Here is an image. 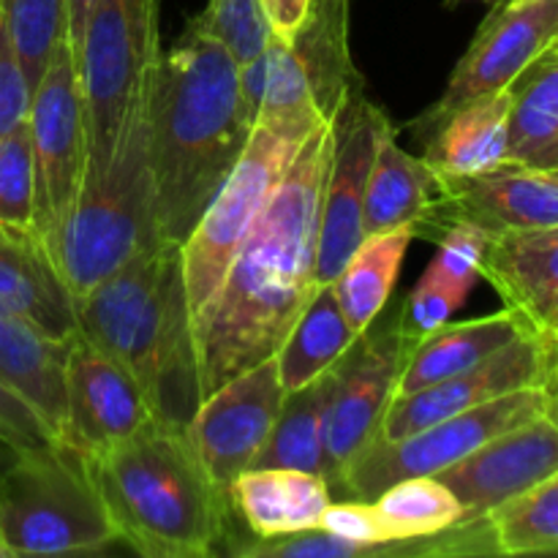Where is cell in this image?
Listing matches in <instances>:
<instances>
[{"instance_id":"cell-1","label":"cell","mask_w":558,"mask_h":558,"mask_svg":"<svg viewBox=\"0 0 558 558\" xmlns=\"http://www.w3.org/2000/svg\"><path fill=\"white\" fill-rule=\"evenodd\" d=\"M330 158L332 118H327L292 158L216 298L194 325L202 398L276 357L319 289L316 251Z\"/></svg>"},{"instance_id":"cell-2","label":"cell","mask_w":558,"mask_h":558,"mask_svg":"<svg viewBox=\"0 0 558 558\" xmlns=\"http://www.w3.org/2000/svg\"><path fill=\"white\" fill-rule=\"evenodd\" d=\"M238 63L194 20L158 54L147 93L156 218L183 245L251 136Z\"/></svg>"},{"instance_id":"cell-3","label":"cell","mask_w":558,"mask_h":558,"mask_svg":"<svg viewBox=\"0 0 558 558\" xmlns=\"http://www.w3.org/2000/svg\"><path fill=\"white\" fill-rule=\"evenodd\" d=\"M80 336L145 392L153 420L185 428L202 403L183 245L161 240L76 303Z\"/></svg>"},{"instance_id":"cell-4","label":"cell","mask_w":558,"mask_h":558,"mask_svg":"<svg viewBox=\"0 0 558 558\" xmlns=\"http://www.w3.org/2000/svg\"><path fill=\"white\" fill-rule=\"evenodd\" d=\"M118 539L147 558H205L227 534L229 496L202 466L185 428L150 420L82 458Z\"/></svg>"},{"instance_id":"cell-5","label":"cell","mask_w":558,"mask_h":558,"mask_svg":"<svg viewBox=\"0 0 558 558\" xmlns=\"http://www.w3.org/2000/svg\"><path fill=\"white\" fill-rule=\"evenodd\" d=\"M161 240L145 98L107 167L87 169L80 196L47 251L74 303H80L98 283Z\"/></svg>"},{"instance_id":"cell-6","label":"cell","mask_w":558,"mask_h":558,"mask_svg":"<svg viewBox=\"0 0 558 558\" xmlns=\"http://www.w3.org/2000/svg\"><path fill=\"white\" fill-rule=\"evenodd\" d=\"M118 539L74 450L22 452L0 472V558L96 554Z\"/></svg>"},{"instance_id":"cell-7","label":"cell","mask_w":558,"mask_h":558,"mask_svg":"<svg viewBox=\"0 0 558 558\" xmlns=\"http://www.w3.org/2000/svg\"><path fill=\"white\" fill-rule=\"evenodd\" d=\"M322 120L327 118L262 120L251 129L238 163L183 243L185 289L194 325L216 298L229 265L287 174L292 158Z\"/></svg>"},{"instance_id":"cell-8","label":"cell","mask_w":558,"mask_h":558,"mask_svg":"<svg viewBox=\"0 0 558 558\" xmlns=\"http://www.w3.org/2000/svg\"><path fill=\"white\" fill-rule=\"evenodd\" d=\"M161 54L158 0H98L74 52L90 161L107 167L125 125L145 104Z\"/></svg>"},{"instance_id":"cell-9","label":"cell","mask_w":558,"mask_h":558,"mask_svg":"<svg viewBox=\"0 0 558 558\" xmlns=\"http://www.w3.org/2000/svg\"><path fill=\"white\" fill-rule=\"evenodd\" d=\"M545 390L523 387L483 407L430 423L403 439H371L332 485V496L374 501L381 490L409 477H436L505 430L543 417Z\"/></svg>"},{"instance_id":"cell-10","label":"cell","mask_w":558,"mask_h":558,"mask_svg":"<svg viewBox=\"0 0 558 558\" xmlns=\"http://www.w3.org/2000/svg\"><path fill=\"white\" fill-rule=\"evenodd\" d=\"M27 134L36 178V232L47 245L74 207L90 161L85 101L69 41L58 44L33 90Z\"/></svg>"},{"instance_id":"cell-11","label":"cell","mask_w":558,"mask_h":558,"mask_svg":"<svg viewBox=\"0 0 558 558\" xmlns=\"http://www.w3.org/2000/svg\"><path fill=\"white\" fill-rule=\"evenodd\" d=\"M420 338L409 330L401 303H387L374 325L354 341L338 363L336 387L327 409V483H338L347 463L379 430L396 398L409 352Z\"/></svg>"},{"instance_id":"cell-12","label":"cell","mask_w":558,"mask_h":558,"mask_svg":"<svg viewBox=\"0 0 558 558\" xmlns=\"http://www.w3.org/2000/svg\"><path fill=\"white\" fill-rule=\"evenodd\" d=\"M390 118L365 98L363 87L347 93L332 112V158L322 199L316 281L332 283L365 240L363 210L376 147Z\"/></svg>"},{"instance_id":"cell-13","label":"cell","mask_w":558,"mask_h":558,"mask_svg":"<svg viewBox=\"0 0 558 558\" xmlns=\"http://www.w3.org/2000/svg\"><path fill=\"white\" fill-rule=\"evenodd\" d=\"M283 398L287 390L276 357L232 376L202 398L185 434L218 490L229 494L234 477L251 469L281 414Z\"/></svg>"},{"instance_id":"cell-14","label":"cell","mask_w":558,"mask_h":558,"mask_svg":"<svg viewBox=\"0 0 558 558\" xmlns=\"http://www.w3.org/2000/svg\"><path fill=\"white\" fill-rule=\"evenodd\" d=\"M558 38V0H501L452 71L439 101L417 131L477 96L505 90Z\"/></svg>"},{"instance_id":"cell-15","label":"cell","mask_w":558,"mask_h":558,"mask_svg":"<svg viewBox=\"0 0 558 558\" xmlns=\"http://www.w3.org/2000/svg\"><path fill=\"white\" fill-rule=\"evenodd\" d=\"M545 368H548V336L543 330H532L463 374L409 396L392 398L374 439H403L425 425L483 407L507 392L543 387Z\"/></svg>"},{"instance_id":"cell-16","label":"cell","mask_w":558,"mask_h":558,"mask_svg":"<svg viewBox=\"0 0 558 558\" xmlns=\"http://www.w3.org/2000/svg\"><path fill=\"white\" fill-rule=\"evenodd\" d=\"M554 474H558V428L543 414L494 436L436 474V480L458 499L461 521H480Z\"/></svg>"},{"instance_id":"cell-17","label":"cell","mask_w":558,"mask_h":558,"mask_svg":"<svg viewBox=\"0 0 558 558\" xmlns=\"http://www.w3.org/2000/svg\"><path fill=\"white\" fill-rule=\"evenodd\" d=\"M153 420L145 392L114 360L76 336L65 363V423L60 445L80 458L134 436Z\"/></svg>"},{"instance_id":"cell-18","label":"cell","mask_w":558,"mask_h":558,"mask_svg":"<svg viewBox=\"0 0 558 558\" xmlns=\"http://www.w3.org/2000/svg\"><path fill=\"white\" fill-rule=\"evenodd\" d=\"M452 218L477 223L488 234L556 227L558 183L543 169L518 161L461 178L439 174V202L420 234L434 238Z\"/></svg>"},{"instance_id":"cell-19","label":"cell","mask_w":558,"mask_h":558,"mask_svg":"<svg viewBox=\"0 0 558 558\" xmlns=\"http://www.w3.org/2000/svg\"><path fill=\"white\" fill-rule=\"evenodd\" d=\"M0 308L54 341L80 336L74 298L36 229L0 223Z\"/></svg>"},{"instance_id":"cell-20","label":"cell","mask_w":558,"mask_h":558,"mask_svg":"<svg viewBox=\"0 0 558 558\" xmlns=\"http://www.w3.org/2000/svg\"><path fill=\"white\" fill-rule=\"evenodd\" d=\"M229 510L238 512L254 543L289 537L319 526L330 507V483L322 474L283 466H251L229 485Z\"/></svg>"},{"instance_id":"cell-21","label":"cell","mask_w":558,"mask_h":558,"mask_svg":"<svg viewBox=\"0 0 558 558\" xmlns=\"http://www.w3.org/2000/svg\"><path fill=\"white\" fill-rule=\"evenodd\" d=\"M483 278L505 300V308L543 330L558 308V223L490 234Z\"/></svg>"},{"instance_id":"cell-22","label":"cell","mask_w":558,"mask_h":558,"mask_svg":"<svg viewBox=\"0 0 558 558\" xmlns=\"http://www.w3.org/2000/svg\"><path fill=\"white\" fill-rule=\"evenodd\" d=\"M512 87L477 96L420 129L423 158L436 174H477L510 161Z\"/></svg>"},{"instance_id":"cell-23","label":"cell","mask_w":558,"mask_h":558,"mask_svg":"<svg viewBox=\"0 0 558 558\" xmlns=\"http://www.w3.org/2000/svg\"><path fill=\"white\" fill-rule=\"evenodd\" d=\"M439 202V174L425 158L403 150L396 140L392 123L381 134L376 147L374 169L365 191L363 232L381 234L409 229L417 238L420 229L434 216Z\"/></svg>"},{"instance_id":"cell-24","label":"cell","mask_w":558,"mask_h":558,"mask_svg":"<svg viewBox=\"0 0 558 558\" xmlns=\"http://www.w3.org/2000/svg\"><path fill=\"white\" fill-rule=\"evenodd\" d=\"M532 330L534 327H529L510 308L483 316V319L447 322L414 343L398 379L396 398L463 374Z\"/></svg>"},{"instance_id":"cell-25","label":"cell","mask_w":558,"mask_h":558,"mask_svg":"<svg viewBox=\"0 0 558 558\" xmlns=\"http://www.w3.org/2000/svg\"><path fill=\"white\" fill-rule=\"evenodd\" d=\"M71 341H54L0 308V381L20 392L58 434L65 423V363Z\"/></svg>"},{"instance_id":"cell-26","label":"cell","mask_w":558,"mask_h":558,"mask_svg":"<svg viewBox=\"0 0 558 558\" xmlns=\"http://www.w3.org/2000/svg\"><path fill=\"white\" fill-rule=\"evenodd\" d=\"M357 338L360 332L343 316L332 287L322 283L276 352L283 390L294 392L319 379L332 365L341 363Z\"/></svg>"},{"instance_id":"cell-27","label":"cell","mask_w":558,"mask_h":558,"mask_svg":"<svg viewBox=\"0 0 558 558\" xmlns=\"http://www.w3.org/2000/svg\"><path fill=\"white\" fill-rule=\"evenodd\" d=\"M336 376L338 365H332L311 385L287 392L281 414L251 466L300 469L327 480V409Z\"/></svg>"},{"instance_id":"cell-28","label":"cell","mask_w":558,"mask_h":558,"mask_svg":"<svg viewBox=\"0 0 558 558\" xmlns=\"http://www.w3.org/2000/svg\"><path fill=\"white\" fill-rule=\"evenodd\" d=\"M240 96L251 125L262 120L330 118L316 101L314 85L292 44L272 36L259 58L238 65Z\"/></svg>"},{"instance_id":"cell-29","label":"cell","mask_w":558,"mask_h":558,"mask_svg":"<svg viewBox=\"0 0 558 558\" xmlns=\"http://www.w3.org/2000/svg\"><path fill=\"white\" fill-rule=\"evenodd\" d=\"M412 240L414 234L409 229L368 234L349 256L336 281L330 283L343 316L357 332L368 330L376 316L390 303L403 256H407Z\"/></svg>"},{"instance_id":"cell-30","label":"cell","mask_w":558,"mask_h":558,"mask_svg":"<svg viewBox=\"0 0 558 558\" xmlns=\"http://www.w3.org/2000/svg\"><path fill=\"white\" fill-rule=\"evenodd\" d=\"M347 20L349 0H314L308 20L292 44L308 71L322 112L330 118L347 93L363 87L349 60Z\"/></svg>"},{"instance_id":"cell-31","label":"cell","mask_w":558,"mask_h":558,"mask_svg":"<svg viewBox=\"0 0 558 558\" xmlns=\"http://www.w3.org/2000/svg\"><path fill=\"white\" fill-rule=\"evenodd\" d=\"M374 512L387 543L420 539L461 523L463 510L452 490L436 477H409L381 490Z\"/></svg>"},{"instance_id":"cell-32","label":"cell","mask_w":558,"mask_h":558,"mask_svg":"<svg viewBox=\"0 0 558 558\" xmlns=\"http://www.w3.org/2000/svg\"><path fill=\"white\" fill-rule=\"evenodd\" d=\"M558 129V52H545L512 82L510 161L529 163Z\"/></svg>"},{"instance_id":"cell-33","label":"cell","mask_w":558,"mask_h":558,"mask_svg":"<svg viewBox=\"0 0 558 558\" xmlns=\"http://www.w3.org/2000/svg\"><path fill=\"white\" fill-rule=\"evenodd\" d=\"M501 556L558 554V474L490 512Z\"/></svg>"},{"instance_id":"cell-34","label":"cell","mask_w":558,"mask_h":558,"mask_svg":"<svg viewBox=\"0 0 558 558\" xmlns=\"http://www.w3.org/2000/svg\"><path fill=\"white\" fill-rule=\"evenodd\" d=\"M0 11L33 96L49 58L65 41V0H0Z\"/></svg>"},{"instance_id":"cell-35","label":"cell","mask_w":558,"mask_h":558,"mask_svg":"<svg viewBox=\"0 0 558 558\" xmlns=\"http://www.w3.org/2000/svg\"><path fill=\"white\" fill-rule=\"evenodd\" d=\"M434 240L439 243V251H436V259L430 262L425 276L458 292L461 298H469L474 283L483 278V259L490 234L477 223L452 218L445 227L436 229Z\"/></svg>"},{"instance_id":"cell-36","label":"cell","mask_w":558,"mask_h":558,"mask_svg":"<svg viewBox=\"0 0 558 558\" xmlns=\"http://www.w3.org/2000/svg\"><path fill=\"white\" fill-rule=\"evenodd\" d=\"M194 22L221 41L238 65L259 58L272 38L262 0H210Z\"/></svg>"},{"instance_id":"cell-37","label":"cell","mask_w":558,"mask_h":558,"mask_svg":"<svg viewBox=\"0 0 558 558\" xmlns=\"http://www.w3.org/2000/svg\"><path fill=\"white\" fill-rule=\"evenodd\" d=\"M0 223L36 229V178L27 120L0 140Z\"/></svg>"},{"instance_id":"cell-38","label":"cell","mask_w":558,"mask_h":558,"mask_svg":"<svg viewBox=\"0 0 558 558\" xmlns=\"http://www.w3.org/2000/svg\"><path fill=\"white\" fill-rule=\"evenodd\" d=\"M0 439L20 452H44L60 447L52 425L3 381H0Z\"/></svg>"},{"instance_id":"cell-39","label":"cell","mask_w":558,"mask_h":558,"mask_svg":"<svg viewBox=\"0 0 558 558\" xmlns=\"http://www.w3.org/2000/svg\"><path fill=\"white\" fill-rule=\"evenodd\" d=\"M316 529L332 534V537L357 543L360 548H363L360 550V558L374 556L379 545H387L385 532H381L379 518H376L374 505H371V501H357V499L336 501L332 499Z\"/></svg>"},{"instance_id":"cell-40","label":"cell","mask_w":558,"mask_h":558,"mask_svg":"<svg viewBox=\"0 0 558 558\" xmlns=\"http://www.w3.org/2000/svg\"><path fill=\"white\" fill-rule=\"evenodd\" d=\"M463 303H466V298H461V294L452 292V289L441 287L434 278L423 276L417 287L412 289V294L403 298V316H407L409 330L417 338H423L428 336V332H434L436 327L447 325L450 316L456 314Z\"/></svg>"},{"instance_id":"cell-41","label":"cell","mask_w":558,"mask_h":558,"mask_svg":"<svg viewBox=\"0 0 558 558\" xmlns=\"http://www.w3.org/2000/svg\"><path fill=\"white\" fill-rule=\"evenodd\" d=\"M27 109H31V87L22 74V65L5 31L3 11H0V140L25 123Z\"/></svg>"},{"instance_id":"cell-42","label":"cell","mask_w":558,"mask_h":558,"mask_svg":"<svg viewBox=\"0 0 558 558\" xmlns=\"http://www.w3.org/2000/svg\"><path fill=\"white\" fill-rule=\"evenodd\" d=\"M311 5H314V0H262V11H265L270 33L287 44H294L298 33L303 31Z\"/></svg>"},{"instance_id":"cell-43","label":"cell","mask_w":558,"mask_h":558,"mask_svg":"<svg viewBox=\"0 0 558 558\" xmlns=\"http://www.w3.org/2000/svg\"><path fill=\"white\" fill-rule=\"evenodd\" d=\"M548 336V368H545V417L558 428V336L543 330Z\"/></svg>"},{"instance_id":"cell-44","label":"cell","mask_w":558,"mask_h":558,"mask_svg":"<svg viewBox=\"0 0 558 558\" xmlns=\"http://www.w3.org/2000/svg\"><path fill=\"white\" fill-rule=\"evenodd\" d=\"M98 0H65V14H69V27H65V41H69L71 54L80 49L82 33H85L87 16Z\"/></svg>"},{"instance_id":"cell-45","label":"cell","mask_w":558,"mask_h":558,"mask_svg":"<svg viewBox=\"0 0 558 558\" xmlns=\"http://www.w3.org/2000/svg\"><path fill=\"white\" fill-rule=\"evenodd\" d=\"M526 167H534V169H558V129L554 131V136H550L548 142H545L543 150H539L537 156H534L532 161L526 163Z\"/></svg>"},{"instance_id":"cell-46","label":"cell","mask_w":558,"mask_h":558,"mask_svg":"<svg viewBox=\"0 0 558 558\" xmlns=\"http://www.w3.org/2000/svg\"><path fill=\"white\" fill-rule=\"evenodd\" d=\"M20 456H22V452L16 450V447H11L9 441L0 439V472H5V469H9L11 463H14Z\"/></svg>"},{"instance_id":"cell-47","label":"cell","mask_w":558,"mask_h":558,"mask_svg":"<svg viewBox=\"0 0 558 558\" xmlns=\"http://www.w3.org/2000/svg\"><path fill=\"white\" fill-rule=\"evenodd\" d=\"M543 330H548V332H554V336H558V308L554 311V314H550V319L545 322Z\"/></svg>"},{"instance_id":"cell-48","label":"cell","mask_w":558,"mask_h":558,"mask_svg":"<svg viewBox=\"0 0 558 558\" xmlns=\"http://www.w3.org/2000/svg\"><path fill=\"white\" fill-rule=\"evenodd\" d=\"M543 172H548V174H550V178H554V180H556V183H558V169H543Z\"/></svg>"},{"instance_id":"cell-49","label":"cell","mask_w":558,"mask_h":558,"mask_svg":"<svg viewBox=\"0 0 558 558\" xmlns=\"http://www.w3.org/2000/svg\"><path fill=\"white\" fill-rule=\"evenodd\" d=\"M548 49H550V52H558V38H556V41H554V44H550V47H548Z\"/></svg>"},{"instance_id":"cell-50","label":"cell","mask_w":558,"mask_h":558,"mask_svg":"<svg viewBox=\"0 0 558 558\" xmlns=\"http://www.w3.org/2000/svg\"><path fill=\"white\" fill-rule=\"evenodd\" d=\"M458 3H463V0H450V5H458ZM499 3V0H494V5Z\"/></svg>"}]
</instances>
